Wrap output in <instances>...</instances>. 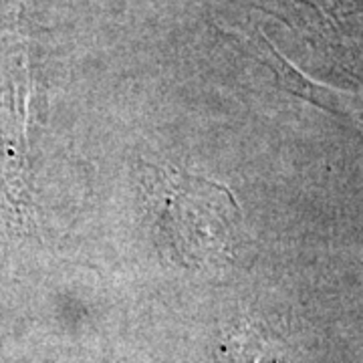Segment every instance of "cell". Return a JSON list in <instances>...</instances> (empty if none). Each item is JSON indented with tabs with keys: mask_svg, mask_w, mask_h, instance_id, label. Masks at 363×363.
<instances>
[{
	"mask_svg": "<svg viewBox=\"0 0 363 363\" xmlns=\"http://www.w3.org/2000/svg\"><path fill=\"white\" fill-rule=\"evenodd\" d=\"M143 196L156 245L169 262L204 269L233 257L240 206L226 186L192 172L147 166Z\"/></svg>",
	"mask_w": 363,
	"mask_h": 363,
	"instance_id": "1",
	"label": "cell"
},
{
	"mask_svg": "<svg viewBox=\"0 0 363 363\" xmlns=\"http://www.w3.org/2000/svg\"><path fill=\"white\" fill-rule=\"evenodd\" d=\"M224 363H277L269 353V347L259 339L255 329L236 331L233 337L226 341L222 350Z\"/></svg>",
	"mask_w": 363,
	"mask_h": 363,
	"instance_id": "2",
	"label": "cell"
}]
</instances>
